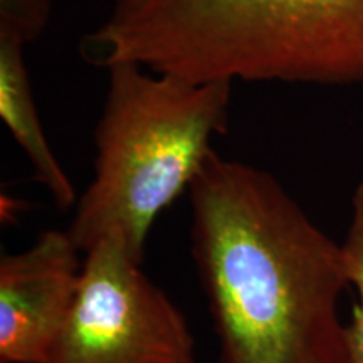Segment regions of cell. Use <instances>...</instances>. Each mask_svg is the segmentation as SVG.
<instances>
[{
	"instance_id": "1",
	"label": "cell",
	"mask_w": 363,
	"mask_h": 363,
	"mask_svg": "<svg viewBox=\"0 0 363 363\" xmlns=\"http://www.w3.org/2000/svg\"><path fill=\"white\" fill-rule=\"evenodd\" d=\"M190 251L219 363H343L342 244L283 185L212 152L189 189Z\"/></svg>"
},
{
	"instance_id": "2",
	"label": "cell",
	"mask_w": 363,
	"mask_h": 363,
	"mask_svg": "<svg viewBox=\"0 0 363 363\" xmlns=\"http://www.w3.org/2000/svg\"><path fill=\"white\" fill-rule=\"evenodd\" d=\"M94 65L194 83L363 84L360 0H108Z\"/></svg>"
},
{
	"instance_id": "3",
	"label": "cell",
	"mask_w": 363,
	"mask_h": 363,
	"mask_svg": "<svg viewBox=\"0 0 363 363\" xmlns=\"http://www.w3.org/2000/svg\"><path fill=\"white\" fill-rule=\"evenodd\" d=\"M106 69L94 177L67 233L81 252L120 238L143 262L153 222L190 189L214 152V136L227 131L234 84L194 83L133 62Z\"/></svg>"
},
{
	"instance_id": "4",
	"label": "cell",
	"mask_w": 363,
	"mask_h": 363,
	"mask_svg": "<svg viewBox=\"0 0 363 363\" xmlns=\"http://www.w3.org/2000/svg\"><path fill=\"white\" fill-rule=\"evenodd\" d=\"M84 254L74 303L40 363H197L187 318L123 240Z\"/></svg>"
},
{
	"instance_id": "5",
	"label": "cell",
	"mask_w": 363,
	"mask_h": 363,
	"mask_svg": "<svg viewBox=\"0 0 363 363\" xmlns=\"http://www.w3.org/2000/svg\"><path fill=\"white\" fill-rule=\"evenodd\" d=\"M67 230H44L0 259V363H40L69 315L83 271Z\"/></svg>"
},
{
	"instance_id": "6",
	"label": "cell",
	"mask_w": 363,
	"mask_h": 363,
	"mask_svg": "<svg viewBox=\"0 0 363 363\" xmlns=\"http://www.w3.org/2000/svg\"><path fill=\"white\" fill-rule=\"evenodd\" d=\"M39 35L19 22L0 19V118L29 158L35 180L66 211L76 203V192L45 138L24 59L26 45Z\"/></svg>"
},
{
	"instance_id": "7",
	"label": "cell",
	"mask_w": 363,
	"mask_h": 363,
	"mask_svg": "<svg viewBox=\"0 0 363 363\" xmlns=\"http://www.w3.org/2000/svg\"><path fill=\"white\" fill-rule=\"evenodd\" d=\"M342 247L348 281L358 296L350 325L345 326L343 363H363V184L353 192L352 222Z\"/></svg>"
}]
</instances>
